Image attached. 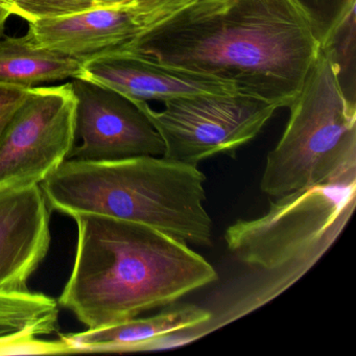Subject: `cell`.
<instances>
[{
	"label": "cell",
	"instance_id": "4fadbf2b",
	"mask_svg": "<svg viewBox=\"0 0 356 356\" xmlns=\"http://www.w3.org/2000/svg\"><path fill=\"white\" fill-rule=\"evenodd\" d=\"M84 74V62L37 47L26 34L0 38V84L31 89Z\"/></svg>",
	"mask_w": 356,
	"mask_h": 356
},
{
	"label": "cell",
	"instance_id": "8992f818",
	"mask_svg": "<svg viewBox=\"0 0 356 356\" xmlns=\"http://www.w3.org/2000/svg\"><path fill=\"white\" fill-rule=\"evenodd\" d=\"M164 143L162 157L195 165L235 152L253 140L272 118L276 105L247 93H199L166 99L155 111L147 102L133 101Z\"/></svg>",
	"mask_w": 356,
	"mask_h": 356
},
{
	"label": "cell",
	"instance_id": "7c38bea8",
	"mask_svg": "<svg viewBox=\"0 0 356 356\" xmlns=\"http://www.w3.org/2000/svg\"><path fill=\"white\" fill-rule=\"evenodd\" d=\"M213 316L195 304L175 303L164 306L159 314L147 318H134L102 328L87 329L79 333L61 334L70 352L143 351L164 346L166 337L200 328Z\"/></svg>",
	"mask_w": 356,
	"mask_h": 356
},
{
	"label": "cell",
	"instance_id": "e0dca14e",
	"mask_svg": "<svg viewBox=\"0 0 356 356\" xmlns=\"http://www.w3.org/2000/svg\"><path fill=\"white\" fill-rule=\"evenodd\" d=\"M293 3L309 22L321 45L350 8L356 5V0H293Z\"/></svg>",
	"mask_w": 356,
	"mask_h": 356
},
{
	"label": "cell",
	"instance_id": "5b68a950",
	"mask_svg": "<svg viewBox=\"0 0 356 356\" xmlns=\"http://www.w3.org/2000/svg\"><path fill=\"white\" fill-rule=\"evenodd\" d=\"M289 110L266 157L262 193L279 197L356 177V107L346 101L321 49Z\"/></svg>",
	"mask_w": 356,
	"mask_h": 356
},
{
	"label": "cell",
	"instance_id": "44dd1931",
	"mask_svg": "<svg viewBox=\"0 0 356 356\" xmlns=\"http://www.w3.org/2000/svg\"><path fill=\"white\" fill-rule=\"evenodd\" d=\"M166 1L168 0H138L137 1L136 6L132 11L134 12L141 29H143V22H145V18L149 17L153 12L161 7Z\"/></svg>",
	"mask_w": 356,
	"mask_h": 356
},
{
	"label": "cell",
	"instance_id": "603a6c76",
	"mask_svg": "<svg viewBox=\"0 0 356 356\" xmlns=\"http://www.w3.org/2000/svg\"><path fill=\"white\" fill-rule=\"evenodd\" d=\"M8 0H0V38L5 35L6 24L9 20L10 15L6 11V3Z\"/></svg>",
	"mask_w": 356,
	"mask_h": 356
},
{
	"label": "cell",
	"instance_id": "5bb4252c",
	"mask_svg": "<svg viewBox=\"0 0 356 356\" xmlns=\"http://www.w3.org/2000/svg\"><path fill=\"white\" fill-rule=\"evenodd\" d=\"M58 301L29 289H0V345L55 333L59 328Z\"/></svg>",
	"mask_w": 356,
	"mask_h": 356
},
{
	"label": "cell",
	"instance_id": "ba28073f",
	"mask_svg": "<svg viewBox=\"0 0 356 356\" xmlns=\"http://www.w3.org/2000/svg\"><path fill=\"white\" fill-rule=\"evenodd\" d=\"M70 83L76 99V143L68 159L109 161L163 156L159 133L132 99L84 78Z\"/></svg>",
	"mask_w": 356,
	"mask_h": 356
},
{
	"label": "cell",
	"instance_id": "9a60e30c",
	"mask_svg": "<svg viewBox=\"0 0 356 356\" xmlns=\"http://www.w3.org/2000/svg\"><path fill=\"white\" fill-rule=\"evenodd\" d=\"M356 5L339 20L320 45L330 63L337 85L350 105L356 107Z\"/></svg>",
	"mask_w": 356,
	"mask_h": 356
},
{
	"label": "cell",
	"instance_id": "52a82bcc",
	"mask_svg": "<svg viewBox=\"0 0 356 356\" xmlns=\"http://www.w3.org/2000/svg\"><path fill=\"white\" fill-rule=\"evenodd\" d=\"M72 83L31 88L0 136V188L40 185L76 143Z\"/></svg>",
	"mask_w": 356,
	"mask_h": 356
},
{
	"label": "cell",
	"instance_id": "277c9868",
	"mask_svg": "<svg viewBox=\"0 0 356 356\" xmlns=\"http://www.w3.org/2000/svg\"><path fill=\"white\" fill-rule=\"evenodd\" d=\"M356 204V177L291 191L264 216L238 220L225 232L229 251L268 278L243 291L218 321L227 324L257 309L307 273L335 243Z\"/></svg>",
	"mask_w": 356,
	"mask_h": 356
},
{
	"label": "cell",
	"instance_id": "7a4b0ae2",
	"mask_svg": "<svg viewBox=\"0 0 356 356\" xmlns=\"http://www.w3.org/2000/svg\"><path fill=\"white\" fill-rule=\"evenodd\" d=\"M72 218L78 245L58 303L88 329L170 305L218 279L189 245L153 227L97 214Z\"/></svg>",
	"mask_w": 356,
	"mask_h": 356
},
{
	"label": "cell",
	"instance_id": "ac0fdd59",
	"mask_svg": "<svg viewBox=\"0 0 356 356\" xmlns=\"http://www.w3.org/2000/svg\"><path fill=\"white\" fill-rule=\"evenodd\" d=\"M72 353L67 343L40 341L38 337L24 339L0 345V355H30V354Z\"/></svg>",
	"mask_w": 356,
	"mask_h": 356
},
{
	"label": "cell",
	"instance_id": "d6986e66",
	"mask_svg": "<svg viewBox=\"0 0 356 356\" xmlns=\"http://www.w3.org/2000/svg\"><path fill=\"white\" fill-rule=\"evenodd\" d=\"M30 89L0 84V136L26 99Z\"/></svg>",
	"mask_w": 356,
	"mask_h": 356
},
{
	"label": "cell",
	"instance_id": "3957f363",
	"mask_svg": "<svg viewBox=\"0 0 356 356\" xmlns=\"http://www.w3.org/2000/svg\"><path fill=\"white\" fill-rule=\"evenodd\" d=\"M206 177L195 165L141 156L109 161L68 159L40 184L51 209L97 214L153 227L187 245L208 247Z\"/></svg>",
	"mask_w": 356,
	"mask_h": 356
},
{
	"label": "cell",
	"instance_id": "2e32d148",
	"mask_svg": "<svg viewBox=\"0 0 356 356\" xmlns=\"http://www.w3.org/2000/svg\"><path fill=\"white\" fill-rule=\"evenodd\" d=\"M92 0H8L6 11L33 22L47 18L61 17L93 9Z\"/></svg>",
	"mask_w": 356,
	"mask_h": 356
},
{
	"label": "cell",
	"instance_id": "ffe728a7",
	"mask_svg": "<svg viewBox=\"0 0 356 356\" xmlns=\"http://www.w3.org/2000/svg\"><path fill=\"white\" fill-rule=\"evenodd\" d=\"M197 1H200V0H168V1L163 3L161 7L158 8L155 12H153V13L143 22V29L149 26V24H153V22H157V20L161 19V18L165 17L168 14L172 13V12L185 7V6L197 3Z\"/></svg>",
	"mask_w": 356,
	"mask_h": 356
},
{
	"label": "cell",
	"instance_id": "6da1fadb",
	"mask_svg": "<svg viewBox=\"0 0 356 356\" xmlns=\"http://www.w3.org/2000/svg\"><path fill=\"white\" fill-rule=\"evenodd\" d=\"M126 49L289 108L320 44L293 0H200L145 26Z\"/></svg>",
	"mask_w": 356,
	"mask_h": 356
},
{
	"label": "cell",
	"instance_id": "30bf717a",
	"mask_svg": "<svg viewBox=\"0 0 356 356\" xmlns=\"http://www.w3.org/2000/svg\"><path fill=\"white\" fill-rule=\"evenodd\" d=\"M84 79L113 89L132 101H161L199 93L236 92L224 81L118 51L88 60Z\"/></svg>",
	"mask_w": 356,
	"mask_h": 356
},
{
	"label": "cell",
	"instance_id": "8fae6325",
	"mask_svg": "<svg viewBox=\"0 0 356 356\" xmlns=\"http://www.w3.org/2000/svg\"><path fill=\"white\" fill-rule=\"evenodd\" d=\"M134 12L120 8L87 11L29 22L26 36L37 47L86 62L122 51L141 32Z\"/></svg>",
	"mask_w": 356,
	"mask_h": 356
},
{
	"label": "cell",
	"instance_id": "9c48e42d",
	"mask_svg": "<svg viewBox=\"0 0 356 356\" xmlns=\"http://www.w3.org/2000/svg\"><path fill=\"white\" fill-rule=\"evenodd\" d=\"M51 208L40 185L0 188V289H28L51 247Z\"/></svg>",
	"mask_w": 356,
	"mask_h": 356
},
{
	"label": "cell",
	"instance_id": "7402d4cb",
	"mask_svg": "<svg viewBox=\"0 0 356 356\" xmlns=\"http://www.w3.org/2000/svg\"><path fill=\"white\" fill-rule=\"evenodd\" d=\"M95 8H120L134 9L138 0H92Z\"/></svg>",
	"mask_w": 356,
	"mask_h": 356
}]
</instances>
